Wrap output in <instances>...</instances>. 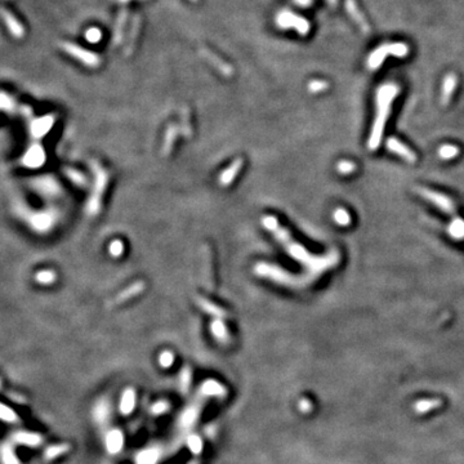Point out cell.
Returning a JSON list of instances; mask_svg holds the SVG:
<instances>
[{"instance_id":"14","label":"cell","mask_w":464,"mask_h":464,"mask_svg":"<svg viewBox=\"0 0 464 464\" xmlns=\"http://www.w3.org/2000/svg\"><path fill=\"white\" fill-rule=\"evenodd\" d=\"M459 154V149L453 144H444L438 149V156L444 160H450V159L456 158Z\"/></svg>"},{"instance_id":"19","label":"cell","mask_w":464,"mask_h":464,"mask_svg":"<svg viewBox=\"0 0 464 464\" xmlns=\"http://www.w3.org/2000/svg\"><path fill=\"white\" fill-rule=\"evenodd\" d=\"M328 88V84L325 82H312L308 85V89L312 92H319V90H324Z\"/></svg>"},{"instance_id":"23","label":"cell","mask_w":464,"mask_h":464,"mask_svg":"<svg viewBox=\"0 0 464 464\" xmlns=\"http://www.w3.org/2000/svg\"><path fill=\"white\" fill-rule=\"evenodd\" d=\"M191 2H195V3H196V2H199V0H191Z\"/></svg>"},{"instance_id":"11","label":"cell","mask_w":464,"mask_h":464,"mask_svg":"<svg viewBox=\"0 0 464 464\" xmlns=\"http://www.w3.org/2000/svg\"><path fill=\"white\" fill-rule=\"evenodd\" d=\"M346 8H347L350 16L352 17V18L356 21V23L360 26L361 30H362V33L364 34L369 33L370 31L369 26H368V23H367V21H365L362 13L358 11L357 6H356V3H355V0H347V2H346Z\"/></svg>"},{"instance_id":"9","label":"cell","mask_w":464,"mask_h":464,"mask_svg":"<svg viewBox=\"0 0 464 464\" xmlns=\"http://www.w3.org/2000/svg\"><path fill=\"white\" fill-rule=\"evenodd\" d=\"M0 16L3 17L4 22H6V25H7V28L9 29V31H11V34L14 36V38H22V36L25 35L23 26H22L21 22H19L18 19H17L16 17L11 13V12H8L7 9L2 8L0 9Z\"/></svg>"},{"instance_id":"22","label":"cell","mask_w":464,"mask_h":464,"mask_svg":"<svg viewBox=\"0 0 464 464\" xmlns=\"http://www.w3.org/2000/svg\"><path fill=\"white\" fill-rule=\"evenodd\" d=\"M117 2H120V3H127V2H129V0H117Z\"/></svg>"},{"instance_id":"17","label":"cell","mask_w":464,"mask_h":464,"mask_svg":"<svg viewBox=\"0 0 464 464\" xmlns=\"http://www.w3.org/2000/svg\"><path fill=\"white\" fill-rule=\"evenodd\" d=\"M36 280H38L39 282H43V284H48V282L53 281V274L49 271L39 272V274L36 275Z\"/></svg>"},{"instance_id":"18","label":"cell","mask_w":464,"mask_h":464,"mask_svg":"<svg viewBox=\"0 0 464 464\" xmlns=\"http://www.w3.org/2000/svg\"><path fill=\"white\" fill-rule=\"evenodd\" d=\"M338 169H339L340 173L348 174V173H351V172L355 170V164L351 163V161H342V163H339Z\"/></svg>"},{"instance_id":"3","label":"cell","mask_w":464,"mask_h":464,"mask_svg":"<svg viewBox=\"0 0 464 464\" xmlns=\"http://www.w3.org/2000/svg\"><path fill=\"white\" fill-rule=\"evenodd\" d=\"M276 23L281 29H296L297 33L301 35H307L309 31V23L297 14L289 11H282L277 14Z\"/></svg>"},{"instance_id":"5","label":"cell","mask_w":464,"mask_h":464,"mask_svg":"<svg viewBox=\"0 0 464 464\" xmlns=\"http://www.w3.org/2000/svg\"><path fill=\"white\" fill-rule=\"evenodd\" d=\"M199 55H200L204 60L208 61L210 65L214 66L217 70H219L223 75H226V76L232 75V67H231L227 62H225L222 58L218 57L214 52L210 51L209 48H206V46H200V48H199Z\"/></svg>"},{"instance_id":"12","label":"cell","mask_w":464,"mask_h":464,"mask_svg":"<svg viewBox=\"0 0 464 464\" xmlns=\"http://www.w3.org/2000/svg\"><path fill=\"white\" fill-rule=\"evenodd\" d=\"M448 232L453 239L464 240V219L459 214L451 217V222L448 226Z\"/></svg>"},{"instance_id":"8","label":"cell","mask_w":464,"mask_h":464,"mask_svg":"<svg viewBox=\"0 0 464 464\" xmlns=\"http://www.w3.org/2000/svg\"><path fill=\"white\" fill-rule=\"evenodd\" d=\"M444 405V401L438 397H432V399H421L412 405V410L416 411V414L418 416H424L427 412L432 411V410L440 409Z\"/></svg>"},{"instance_id":"21","label":"cell","mask_w":464,"mask_h":464,"mask_svg":"<svg viewBox=\"0 0 464 464\" xmlns=\"http://www.w3.org/2000/svg\"><path fill=\"white\" fill-rule=\"evenodd\" d=\"M328 3L330 4V6H335V3H337V0H328Z\"/></svg>"},{"instance_id":"4","label":"cell","mask_w":464,"mask_h":464,"mask_svg":"<svg viewBox=\"0 0 464 464\" xmlns=\"http://www.w3.org/2000/svg\"><path fill=\"white\" fill-rule=\"evenodd\" d=\"M61 46L63 48V51L67 52L68 55L75 57L76 60L82 61L84 65L90 66V67H97L100 65V57H98L95 53H92V52L87 51V49L80 48L79 45H76V44L68 43V41H65V43L61 44Z\"/></svg>"},{"instance_id":"1","label":"cell","mask_w":464,"mask_h":464,"mask_svg":"<svg viewBox=\"0 0 464 464\" xmlns=\"http://www.w3.org/2000/svg\"><path fill=\"white\" fill-rule=\"evenodd\" d=\"M399 87L395 84H384L377 92V116L374 119V124L372 128L368 147L370 150H377L382 139L383 131H384L385 121L389 116L392 101L399 94Z\"/></svg>"},{"instance_id":"13","label":"cell","mask_w":464,"mask_h":464,"mask_svg":"<svg viewBox=\"0 0 464 464\" xmlns=\"http://www.w3.org/2000/svg\"><path fill=\"white\" fill-rule=\"evenodd\" d=\"M456 87V76L454 74H449L444 80L443 84V92H441V103L443 105H448L450 101L451 95H453L454 89Z\"/></svg>"},{"instance_id":"6","label":"cell","mask_w":464,"mask_h":464,"mask_svg":"<svg viewBox=\"0 0 464 464\" xmlns=\"http://www.w3.org/2000/svg\"><path fill=\"white\" fill-rule=\"evenodd\" d=\"M387 149H388L389 151L399 155L400 158H402L405 161H407V163H414V161L417 160L416 154H414L406 144H404L401 141L395 138V137H391V138L387 139Z\"/></svg>"},{"instance_id":"16","label":"cell","mask_w":464,"mask_h":464,"mask_svg":"<svg viewBox=\"0 0 464 464\" xmlns=\"http://www.w3.org/2000/svg\"><path fill=\"white\" fill-rule=\"evenodd\" d=\"M85 38L90 41V43H98L101 39V31L98 29H89L85 34Z\"/></svg>"},{"instance_id":"10","label":"cell","mask_w":464,"mask_h":464,"mask_svg":"<svg viewBox=\"0 0 464 464\" xmlns=\"http://www.w3.org/2000/svg\"><path fill=\"white\" fill-rule=\"evenodd\" d=\"M127 17H128V9H127V7H123V8L120 9L119 14H117L116 22H115L114 33H112V45L116 46L123 41V38H124V28H125V22H127Z\"/></svg>"},{"instance_id":"20","label":"cell","mask_w":464,"mask_h":464,"mask_svg":"<svg viewBox=\"0 0 464 464\" xmlns=\"http://www.w3.org/2000/svg\"><path fill=\"white\" fill-rule=\"evenodd\" d=\"M294 2H296V4L302 7H308L312 4V0H294Z\"/></svg>"},{"instance_id":"15","label":"cell","mask_w":464,"mask_h":464,"mask_svg":"<svg viewBox=\"0 0 464 464\" xmlns=\"http://www.w3.org/2000/svg\"><path fill=\"white\" fill-rule=\"evenodd\" d=\"M334 219L337 221L340 226H347L351 222V217L345 209H338L334 213Z\"/></svg>"},{"instance_id":"7","label":"cell","mask_w":464,"mask_h":464,"mask_svg":"<svg viewBox=\"0 0 464 464\" xmlns=\"http://www.w3.org/2000/svg\"><path fill=\"white\" fill-rule=\"evenodd\" d=\"M139 29H141V16H139V14H134L133 19H132V26L131 30H129V35H128V41L127 44H125L124 48V55L127 56V57H129V56L134 52Z\"/></svg>"},{"instance_id":"2","label":"cell","mask_w":464,"mask_h":464,"mask_svg":"<svg viewBox=\"0 0 464 464\" xmlns=\"http://www.w3.org/2000/svg\"><path fill=\"white\" fill-rule=\"evenodd\" d=\"M409 52L407 45L401 43L396 44H383L380 45L377 51L370 55L369 60H368V67L370 70H375L379 67L383 63V61L385 60L387 56H396V57H405Z\"/></svg>"}]
</instances>
